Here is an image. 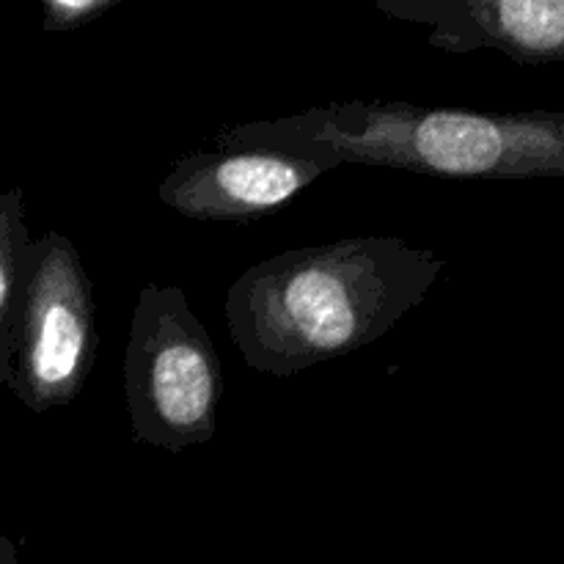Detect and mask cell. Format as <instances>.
<instances>
[{"instance_id": "cell-9", "label": "cell", "mask_w": 564, "mask_h": 564, "mask_svg": "<svg viewBox=\"0 0 564 564\" xmlns=\"http://www.w3.org/2000/svg\"><path fill=\"white\" fill-rule=\"evenodd\" d=\"M0 564H20V554H17V545L11 543L6 534H0Z\"/></svg>"}, {"instance_id": "cell-8", "label": "cell", "mask_w": 564, "mask_h": 564, "mask_svg": "<svg viewBox=\"0 0 564 564\" xmlns=\"http://www.w3.org/2000/svg\"><path fill=\"white\" fill-rule=\"evenodd\" d=\"M116 6H121V0H42V31H77Z\"/></svg>"}, {"instance_id": "cell-2", "label": "cell", "mask_w": 564, "mask_h": 564, "mask_svg": "<svg viewBox=\"0 0 564 564\" xmlns=\"http://www.w3.org/2000/svg\"><path fill=\"white\" fill-rule=\"evenodd\" d=\"M213 143L270 147L339 165L446 180L564 176L560 110H471L413 102H328L218 132Z\"/></svg>"}, {"instance_id": "cell-7", "label": "cell", "mask_w": 564, "mask_h": 564, "mask_svg": "<svg viewBox=\"0 0 564 564\" xmlns=\"http://www.w3.org/2000/svg\"><path fill=\"white\" fill-rule=\"evenodd\" d=\"M31 246L22 187L0 191V386L11 375V336H14L17 301H20L25 253Z\"/></svg>"}, {"instance_id": "cell-3", "label": "cell", "mask_w": 564, "mask_h": 564, "mask_svg": "<svg viewBox=\"0 0 564 564\" xmlns=\"http://www.w3.org/2000/svg\"><path fill=\"white\" fill-rule=\"evenodd\" d=\"M124 394L135 444L176 455L215 438L224 367L180 286L147 284L138 292L124 350Z\"/></svg>"}, {"instance_id": "cell-5", "label": "cell", "mask_w": 564, "mask_h": 564, "mask_svg": "<svg viewBox=\"0 0 564 564\" xmlns=\"http://www.w3.org/2000/svg\"><path fill=\"white\" fill-rule=\"evenodd\" d=\"M328 171L330 163L284 149L213 143L176 160L158 196L182 218L246 224L286 207Z\"/></svg>"}, {"instance_id": "cell-4", "label": "cell", "mask_w": 564, "mask_h": 564, "mask_svg": "<svg viewBox=\"0 0 564 564\" xmlns=\"http://www.w3.org/2000/svg\"><path fill=\"white\" fill-rule=\"evenodd\" d=\"M97 301L75 242L44 231L25 253L6 389L31 413L80 397L97 358Z\"/></svg>"}, {"instance_id": "cell-1", "label": "cell", "mask_w": 564, "mask_h": 564, "mask_svg": "<svg viewBox=\"0 0 564 564\" xmlns=\"http://www.w3.org/2000/svg\"><path fill=\"white\" fill-rule=\"evenodd\" d=\"M446 262L400 237H347L251 264L226 292L242 361L295 378L389 334L433 290Z\"/></svg>"}, {"instance_id": "cell-6", "label": "cell", "mask_w": 564, "mask_h": 564, "mask_svg": "<svg viewBox=\"0 0 564 564\" xmlns=\"http://www.w3.org/2000/svg\"><path fill=\"white\" fill-rule=\"evenodd\" d=\"M383 14L430 28L444 53L499 50L521 66L564 61V0H378Z\"/></svg>"}]
</instances>
